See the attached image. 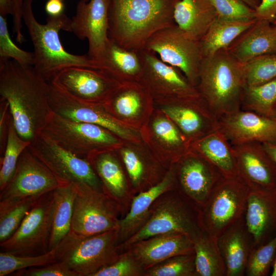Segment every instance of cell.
Listing matches in <instances>:
<instances>
[{"label":"cell","instance_id":"30bf717a","mask_svg":"<svg viewBox=\"0 0 276 276\" xmlns=\"http://www.w3.org/2000/svg\"><path fill=\"white\" fill-rule=\"evenodd\" d=\"M49 83L50 105L53 112L73 120L102 126L115 134L124 142L142 141L139 130L117 121L105 110L102 104L81 100L55 83Z\"/></svg>","mask_w":276,"mask_h":276},{"label":"cell","instance_id":"f5cc1de1","mask_svg":"<svg viewBox=\"0 0 276 276\" xmlns=\"http://www.w3.org/2000/svg\"><path fill=\"white\" fill-rule=\"evenodd\" d=\"M13 14L12 0H0V15Z\"/></svg>","mask_w":276,"mask_h":276},{"label":"cell","instance_id":"816d5d0a","mask_svg":"<svg viewBox=\"0 0 276 276\" xmlns=\"http://www.w3.org/2000/svg\"><path fill=\"white\" fill-rule=\"evenodd\" d=\"M64 7L62 0H48L44 8L49 16H57L63 13Z\"/></svg>","mask_w":276,"mask_h":276},{"label":"cell","instance_id":"f1b7e54d","mask_svg":"<svg viewBox=\"0 0 276 276\" xmlns=\"http://www.w3.org/2000/svg\"><path fill=\"white\" fill-rule=\"evenodd\" d=\"M227 49L242 64L262 55L276 54V27L268 20L256 19Z\"/></svg>","mask_w":276,"mask_h":276},{"label":"cell","instance_id":"5bb4252c","mask_svg":"<svg viewBox=\"0 0 276 276\" xmlns=\"http://www.w3.org/2000/svg\"><path fill=\"white\" fill-rule=\"evenodd\" d=\"M176 189L199 210L224 177L219 171L192 149L175 164Z\"/></svg>","mask_w":276,"mask_h":276},{"label":"cell","instance_id":"f35d334b","mask_svg":"<svg viewBox=\"0 0 276 276\" xmlns=\"http://www.w3.org/2000/svg\"><path fill=\"white\" fill-rule=\"evenodd\" d=\"M40 196L0 200V243L15 233Z\"/></svg>","mask_w":276,"mask_h":276},{"label":"cell","instance_id":"680465c9","mask_svg":"<svg viewBox=\"0 0 276 276\" xmlns=\"http://www.w3.org/2000/svg\"><path fill=\"white\" fill-rule=\"evenodd\" d=\"M83 1H85V2H88V1H89V0H83Z\"/></svg>","mask_w":276,"mask_h":276},{"label":"cell","instance_id":"6f0895ef","mask_svg":"<svg viewBox=\"0 0 276 276\" xmlns=\"http://www.w3.org/2000/svg\"><path fill=\"white\" fill-rule=\"evenodd\" d=\"M275 27H276V17L272 24Z\"/></svg>","mask_w":276,"mask_h":276},{"label":"cell","instance_id":"4fadbf2b","mask_svg":"<svg viewBox=\"0 0 276 276\" xmlns=\"http://www.w3.org/2000/svg\"><path fill=\"white\" fill-rule=\"evenodd\" d=\"M28 148L61 180L85 183L103 192L101 182L87 159L68 151L41 133L31 142Z\"/></svg>","mask_w":276,"mask_h":276},{"label":"cell","instance_id":"1f68e13d","mask_svg":"<svg viewBox=\"0 0 276 276\" xmlns=\"http://www.w3.org/2000/svg\"><path fill=\"white\" fill-rule=\"evenodd\" d=\"M190 149L216 168L224 177L238 176L233 146L219 128L191 143Z\"/></svg>","mask_w":276,"mask_h":276},{"label":"cell","instance_id":"d6a6232c","mask_svg":"<svg viewBox=\"0 0 276 276\" xmlns=\"http://www.w3.org/2000/svg\"><path fill=\"white\" fill-rule=\"evenodd\" d=\"M97 64L98 69L106 72L120 83L139 82L142 73L138 52L121 47L110 39Z\"/></svg>","mask_w":276,"mask_h":276},{"label":"cell","instance_id":"ffe728a7","mask_svg":"<svg viewBox=\"0 0 276 276\" xmlns=\"http://www.w3.org/2000/svg\"><path fill=\"white\" fill-rule=\"evenodd\" d=\"M155 106L172 120L190 145L219 128V120L200 96L155 104Z\"/></svg>","mask_w":276,"mask_h":276},{"label":"cell","instance_id":"c3c4849f","mask_svg":"<svg viewBox=\"0 0 276 276\" xmlns=\"http://www.w3.org/2000/svg\"><path fill=\"white\" fill-rule=\"evenodd\" d=\"M8 102L0 98V156L4 154L8 134L9 123L12 118Z\"/></svg>","mask_w":276,"mask_h":276},{"label":"cell","instance_id":"cb8c5ba5","mask_svg":"<svg viewBox=\"0 0 276 276\" xmlns=\"http://www.w3.org/2000/svg\"><path fill=\"white\" fill-rule=\"evenodd\" d=\"M219 129L233 145L250 142L276 144V118L240 109L219 120Z\"/></svg>","mask_w":276,"mask_h":276},{"label":"cell","instance_id":"5b68a950","mask_svg":"<svg viewBox=\"0 0 276 276\" xmlns=\"http://www.w3.org/2000/svg\"><path fill=\"white\" fill-rule=\"evenodd\" d=\"M202 231L200 210L175 188L155 200L144 225L118 246L121 253L131 244L153 236L176 234L193 238Z\"/></svg>","mask_w":276,"mask_h":276},{"label":"cell","instance_id":"db71d44e","mask_svg":"<svg viewBox=\"0 0 276 276\" xmlns=\"http://www.w3.org/2000/svg\"><path fill=\"white\" fill-rule=\"evenodd\" d=\"M263 146L276 164V144L263 143Z\"/></svg>","mask_w":276,"mask_h":276},{"label":"cell","instance_id":"f907efd6","mask_svg":"<svg viewBox=\"0 0 276 276\" xmlns=\"http://www.w3.org/2000/svg\"><path fill=\"white\" fill-rule=\"evenodd\" d=\"M256 19H264L272 24L276 17V0H261L255 9Z\"/></svg>","mask_w":276,"mask_h":276},{"label":"cell","instance_id":"e0dca14e","mask_svg":"<svg viewBox=\"0 0 276 276\" xmlns=\"http://www.w3.org/2000/svg\"><path fill=\"white\" fill-rule=\"evenodd\" d=\"M139 131L142 141L167 169L190 149L179 128L155 106L148 122Z\"/></svg>","mask_w":276,"mask_h":276},{"label":"cell","instance_id":"f546056e","mask_svg":"<svg viewBox=\"0 0 276 276\" xmlns=\"http://www.w3.org/2000/svg\"><path fill=\"white\" fill-rule=\"evenodd\" d=\"M226 268V276L245 275L252 250L243 216L217 238Z\"/></svg>","mask_w":276,"mask_h":276},{"label":"cell","instance_id":"83f0119b","mask_svg":"<svg viewBox=\"0 0 276 276\" xmlns=\"http://www.w3.org/2000/svg\"><path fill=\"white\" fill-rule=\"evenodd\" d=\"M125 250L130 252L145 270L171 257L194 253L192 238L176 234L153 236L131 244Z\"/></svg>","mask_w":276,"mask_h":276},{"label":"cell","instance_id":"d4e9b609","mask_svg":"<svg viewBox=\"0 0 276 276\" xmlns=\"http://www.w3.org/2000/svg\"><path fill=\"white\" fill-rule=\"evenodd\" d=\"M87 160L101 182L103 192L119 206L123 217L135 195L117 151L97 153Z\"/></svg>","mask_w":276,"mask_h":276},{"label":"cell","instance_id":"7402d4cb","mask_svg":"<svg viewBox=\"0 0 276 276\" xmlns=\"http://www.w3.org/2000/svg\"><path fill=\"white\" fill-rule=\"evenodd\" d=\"M117 151L135 195L161 181L168 170L143 141L123 142Z\"/></svg>","mask_w":276,"mask_h":276},{"label":"cell","instance_id":"ac0fdd59","mask_svg":"<svg viewBox=\"0 0 276 276\" xmlns=\"http://www.w3.org/2000/svg\"><path fill=\"white\" fill-rule=\"evenodd\" d=\"M102 105L117 121L138 130L147 124L155 108L152 97L139 82L120 83Z\"/></svg>","mask_w":276,"mask_h":276},{"label":"cell","instance_id":"6da1fadb","mask_svg":"<svg viewBox=\"0 0 276 276\" xmlns=\"http://www.w3.org/2000/svg\"><path fill=\"white\" fill-rule=\"evenodd\" d=\"M49 95V82L33 65L0 61V98L8 102L14 127L24 139L31 142L41 132L52 111Z\"/></svg>","mask_w":276,"mask_h":276},{"label":"cell","instance_id":"ee69618b","mask_svg":"<svg viewBox=\"0 0 276 276\" xmlns=\"http://www.w3.org/2000/svg\"><path fill=\"white\" fill-rule=\"evenodd\" d=\"M12 59L26 65H33L34 53L17 47L9 33L6 17L0 15V61Z\"/></svg>","mask_w":276,"mask_h":276},{"label":"cell","instance_id":"44dd1931","mask_svg":"<svg viewBox=\"0 0 276 276\" xmlns=\"http://www.w3.org/2000/svg\"><path fill=\"white\" fill-rule=\"evenodd\" d=\"M51 81L78 98L101 104L120 83L103 70L85 66L66 68Z\"/></svg>","mask_w":276,"mask_h":276},{"label":"cell","instance_id":"9c48e42d","mask_svg":"<svg viewBox=\"0 0 276 276\" xmlns=\"http://www.w3.org/2000/svg\"><path fill=\"white\" fill-rule=\"evenodd\" d=\"M54 191L41 195L15 233L0 243L1 251L20 256L43 254L49 250Z\"/></svg>","mask_w":276,"mask_h":276},{"label":"cell","instance_id":"d6986e66","mask_svg":"<svg viewBox=\"0 0 276 276\" xmlns=\"http://www.w3.org/2000/svg\"><path fill=\"white\" fill-rule=\"evenodd\" d=\"M109 0H80L71 19V32L88 42L87 55L97 63L109 39Z\"/></svg>","mask_w":276,"mask_h":276},{"label":"cell","instance_id":"74e56055","mask_svg":"<svg viewBox=\"0 0 276 276\" xmlns=\"http://www.w3.org/2000/svg\"><path fill=\"white\" fill-rule=\"evenodd\" d=\"M241 109L269 118L276 117V78L263 84L245 85Z\"/></svg>","mask_w":276,"mask_h":276},{"label":"cell","instance_id":"681fc988","mask_svg":"<svg viewBox=\"0 0 276 276\" xmlns=\"http://www.w3.org/2000/svg\"><path fill=\"white\" fill-rule=\"evenodd\" d=\"M25 0H12L13 5V32L16 35V40L22 43L25 38L22 33V9Z\"/></svg>","mask_w":276,"mask_h":276},{"label":"cell","instance_id":"8992f818","mask_svg":"<svg viewBox=\"0 0 276 276\" xmlns=\"http://www.w3.org/2000/svg\"><path fill=\"white\" fill-rule=\"evenodd\" d=\"M41 133L86 159L97 153L117 151L124 142L102 126L67 119L53 111L48 116Z\"/></svg>","mask_w":276,"mask_h":276},{"label":"cell","instance_id":"bcb514c9","mask_svg":"<svg viewBox=\"0 0 276 276\" xmlns=\"http://www.w3.org/2000/svg\"><path fill=\"white\" fill-rule=\"evenodd\" d=\"M145 269L128 250L121 252L116 261L94 276H144Z\"/></svg>","mask_w":276,"mask_h":276},{"label":"cell","instance_id":"11a10c76","mask_svg":"<svg viewBox=\"0 0 276 276\" xmlns=\"http://www.w3.org/2000/svg\"><path fill=\"white\" fill-rule=\"evenodd\" d=\"M250 7L256 9L260 5L261 0H242Z\"/></svg>","mask_w":276,"mask_h":276},{"label":"cell","instance_id":"4316f807","mask_svg":"<svg viewBox=\"0 0 276 276\" xmlns=\"http://www.w3.org/2000/svg\"><path fill=\"white\" fill-rule=\"evenodd\" d=\"M175 188L174 164L168 170L161 181L133 197L129 211L119 222L118 245L129 239L144 225L148 218L152 204L159 196Z\"/></svg>","mask_w":276,"mask_h":276},{"label":"cell","instance_id":"d590c367","mask_svg":"<svg viewBox=\"0 0 276 276\" xmlns=\"http://www.w3.org/2000/svg\"><path fill=\"white\" fill-rule=\"evenodd\" d=\"M192 239L196 276H226L217 239L203 230Z\"/></svg>","mask_w":276,"mask_h":276},{"label":"cell","instance_id":"7dc6e473","mask_svg":"<svg viewBox=\"0 0 276 276\" xmlns=\"http://www.w3.org/2000/svg\"><path fill=\"white\" fill-rule=\"evenodd\" d=\"M13 276H79L62 261L39 267H29L14 272Z\"/></svg>","mask_w":276,"mask_h":276},{"label":"cell","instance_id":"7bdbcfd3","mask_svg":"<svg viewBox=\"0 0 276 276\" xmlns=\"http://www.w3.org/2000/svg\"><path fill=\"white\" fill-rule=\"evenodd\" d=\"M276 252V234L264 244L254 249L249 256L247 276H267L271 269Z\"/></svg>","mask_w":276,"mask_h":276},{"label":"cell","instance_id":"e575fe53","mask_svg":"<svg viewBox=\"0 0 276 276\" xmlns=\"http://www.w3.org/2000/svg\"><path fill=\"white\" fill-rule=\"evenodd\" d=\"M77 187L67 183L54 191L49 250L56 246L70 233Z\"/></svg>","mask_w":276,"mask_h":276},{"label":"cell","instance_id":"60d3db41","mask_svg":"<svg viewBox=\"0 0 276 276\" xmlns=\"http://www.w3.org/2000/svg\"><path fill=\"white\" fill-rule=\"evenodd\" d=\"M246 85L263 84L276 78V54L258 56L243 64Z\"/></svg>","mask_w":276,"mask_h":276},{"label":"cell","instance_id":"836d02e7","mask_svg":"<svg viewBox=\"0 0 276 276\" xmlns=\"http://www.w3.org/2000/svg\"><path fill=\"white\" fill-rule=\"evenodd\" d=\"M83 238L71 231L56 246L46 253L36 256H20L1 251L0 276L10 275L17 270L60 261Z\"/></svg>","mask_w":276,"mask_h":276},{"label":"cell","instance_id":"52a82bcc","mask_svg":"<svg viewBox=\"0 0 276 276\" xmlns=\"http://www.w3.org/2000/svg\"><path fill=\"white\" fill-rule=\"evenodd\" d=\"M250 191L239 176L224 177L200 209L203 230L217 239L243 216Z\"/></svg>","mask_w":276,"mask_h":276},{"label":"cell","instance_id":"8d00e7d4","mask_svg":"<svg viewBox=\"0 0 276 276\" xmlns=\"http://www.w3.org/2000/svg\"><path fill=\"white\" fill-rule=\"evenodd\" d=\"M252 20H227L217 18L200 41L203 57L225 49L241 34L250 27Z\"/></svg>","mask_w":276,"mask_h":276},{"label":"cell","instance_id":"8fae6325","mask_svg":"<svg viewBox=\"0 0 276 276\" xmlns=\"http://www.w3.org/2000/svg\"><path fill=\"white\" fill-rule=\"evenodd\" d=\"M142 64L140 82L155 104L200 97L197 87L177 68L163 61L155 53L144 49L137 52Z\"/></svg>","mask_w":276,"mask_h":276},{"label":"cell","instance_id":"7a4b0ae2","mask_svg":"<svg viewBox=\"0 0 276 276\" xmlns=\"http://www.w3.org/2000/svg\"><path fill=\"white\" fill-rule=\"evenodd\" d=\"M176 1L109 0V38L127 50L144 49L153 34L175 25Z\"/></svg>","mask_w":276,"mask_h":276},{"label":"cell","instance_id":"b9f144b4","mask_svg":"<svg viewBox=\"0 0 276 276\" xmlns=\"http://www.w3.org/2000/svg\"><path fill=\"white\" fill-rule=\"evenodd\" d=\"M144 276H196L194 253L167 259L145 271Z\"/></svg>","mask_w":276,"mask_h":276},{"label":"cell","instance_id":"7c38bea8","mask_svg":"<svg viewBox=\"0 0 276 276\" xmlns=\"http://www.w3.org/2000/svg\"><path fill=\"white\" fill-rule=\"evenodd\" d=\"M144 49L156 53L164 62L178 68L195 86L203 58L200 42L176 25L161 29L148 40Z\"/></svg>","mask_w":276,"mask_h":276},{"label":"cell","instance_id":"ab89813d","mask_svg":"<svg viewBox=\"0 0 276 276\" xmlns=\"http://www.w3.org/2000/svg\"><path fill=\"white\" fill-rule=\"evenodd\" d=\"M31 142L22 138L17 132L12 117L9 123L7 144L4 154L1 157L0 191L11 180L14 173L19 158Z\"/></svg>","mask_w":276,"mask_h":276},{"label":"cell","instance_id":"2e32d148","mask_svg":"<svg viewBox=\"0 0 276 276\" xmlns=\"http://www.w3.org/2000/svg\"><path fill=\"white\" fill-rule=\"evenodd\" d=\"M117 239L118 228L83 237L61 261L79 276H94L118 259Z\"/></svg>","mask_w":276,"mask_h":276},{"label":"cell","instance_id":"603a6c76","mask_svg":"<svg viewBox=\"0 0 276 276\" xmlns=\"http://www.w3.org/2000/svg\"><path fill=\"white\" fill-rule=\"evenodd\" d=\"M238 176L251 191L276 190V164L262 143L233 145Z\"/></svg>","mask_w":276,"mask_h":276},{"label":"cell","instance_id":"91938a15","mask_svg":"<svg viewBox=\"0 0 276 276\" xmlns=\"http://www.w3.org/2000/svg\"><path fill=\"white\" fill-rule=\"evenodd\" d=\"M276 118V117H275Z\"/></svg>","mask_w":276,"mask_h":276},{"label":"cell","instance_id":"f6af8a7d","mask_svg":"<svg viewBox=\"0 0 276 276\" xmlns=\"http://www.w3.org/2000/svg\"><path fill=\"white\" fill-rule=\"evenodd\" d=\"M217 18L227 20H252L256 18L255 10L242 0H210Z\"/></svg>","mask_w":276,"mask_h":276},{"label":"cell","instance_id":"277c9868","mask_svg":"<svg viewBox=\"0 0 276 276\" xmlns=\"http://www.w3.org/2000/svg\"><path fill=\"white\" fill-rule=\"evenodd\" d=\"M245 85L243 64L227 49L203 57L196 87L218 120L241 109Z\"/></svg>","mask_w":276,"mask_h":276},{"label":"cell","instance_id":"ba28073f","mask_svg":"<svg viewBox=\"0 0 276 276\" xmlns=\"http://www.w3.org/2000/svg\"><path fill=\"white\" fill-rule=\"evenodd\" d=\"M76 184L71 231L86 237L117 229L123 217L119 206L104 192L85 183Z\"/></svg>","mask_w":276,"mask_h":276},{"label":"cell","instance_id":"9f6ffc18","mask_svg":"<svg viewBox=\"0 0 276 276\" xmlns=\"http://www.w3.org/2000/svg\"><path fill=\"white\" fill-rule=\"evenodd\" d=\"M271 276H276V252L273 260L272 266H271Z\"/></svg>","mask_w":276,"mask_h":276},{"label":"cell","instance_id":"484cf974","mask_svg":"<svg viewBox=\"0 0 276 276\" xmlns=\"http://www.w3.org/2000/svg\"><path fill=\"white\" fill-rule=\"evenodd\" d=\"M244 219L252 250L273 237L276 234V190H250Z\"/></svg>","mask_w":276,"mask_h":276},{"label":"cell","instance_id":"3957f363","mask_svg":"<svg viewBox=\"0 0 276 276\" xmlns=\"http://www.w3.org/2000/svg\"><path fill=\"white\" fill-rule=\"evenodd\" d=\"M33 0H25L22 9V20L29 32L34 48L33 67L48 82L62 70L73 66L98 69L96 62L87 55H75L66 51L60 41L61 30L71 32V19L63 13L49 16L41 24L33 13Z\"/></svg>","mask_w":276,"mask_h":276},{"label":"cell","instance_id":"9a60e30c","mask_svg":"<svg viewBox=\"0 0 276 276\" xmlns=\"http://www.w3.org/2000/svg\"><path fill=\"white\" fill-rule=\"evenodd\" d=\"M67 183L54 173L28 147L21 154L10 181L0 191V200L40 196Z\"/></svg>","mask_w":276,"mask_h":276},{"label":"cell","instance_id":"4dcf8cb0","mask_svg":"<svg viewBox=\"0 0 276 276\" xmlns=\"http://www.w3.org/2000/svg\"><path fill=\"white\" fill-rule=\"evenodd\" d=\"M173 18L175 25L183 33L200 41L217 14L210 0H177Z\"/></svg>","mask_w":276,"mask_h":276}]
</instances>
